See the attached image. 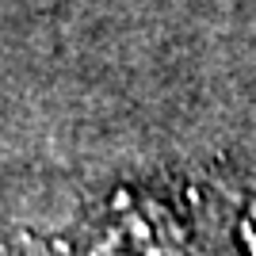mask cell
I'll use <instances>...</instances> for the list:
<instances>
[{
    "instance_id": "cell-1",
    "label": "cell",
    "mask_w": 256,
    "mask_h": 256,
    "mask_svg": "<svg viewBox=\"0 0 256 256\" xmlns=\"http://www.w3.org/2000/svg\"><path fill=\"white\" fill-rule=\"evenodd\" d=\"M65 256H203V248L168 203L122 192L76 230Z\"/></svg>"
}]
</instances>
